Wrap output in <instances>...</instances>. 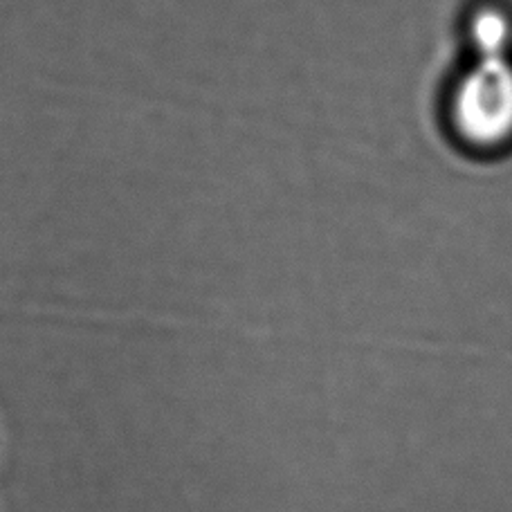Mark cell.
Returning <instances> with one entry per match:
<instances>
[{
	"label": "cell",
	"instance_id": "cell-1",
	"mask_svg": "<svg viewBox=\"0 0 512 512\" xmlns=\"http://www.w3.org/2000/svg\"><path fill=\"white\" fill-rule=\"evenodd\" d=\"M454 124L474 146H501L512 137V63L479 59L454 95Z\"/></svg>",
	"mask_w": 512,
	"mask_h": 512
},
{
	"label": "cell",
	"instance_id": "cell-2",
	"mask_svg": "<svg viewBox=\"0 0 512 512\" xmlns=\"http://www.w3.org/2000/svg\"><path fill=\"white\" fill-rule=\"evenodd\" d=\"M470 39L479 59H508L506 52L512 41L510 18L499 9H481L472 18Z\"/></svg>",
	"mask_w": 512,
	"mask_h": 512
}]
</instances>
